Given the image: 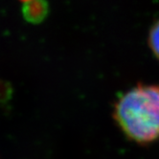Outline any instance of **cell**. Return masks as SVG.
<instances>
[{"label": "cell", "instance_id": "3", "mask_svg": "<svg viewBox=\"0 0 159 159\" xmlns=\"http://www.w3.org/2000/svg\"><path fill=\"white\" fill-rule=\"evenodd\" d=\"M149 44L154 56L159 60V20L151 29L149 36Z\"/></svg>", "mask_w": 159, "mask_h": 159}, {"label": "cell", "instance_id": "2", "mask_svg": "<svg viewBox=\"0 0 159 159\" xmlns=\"http://www.w3.org/2000/svg\"><path fill=\"white\" fill-rule=\"evenodd\" d=\"M23 15L26 20L38 23L47 15V3L44 0H27L23 7Z\"/></svg>", "mask_w": 159, "mask_h": 159}, {"label": "cell", "instance_id": "1", "mask_svg": "<svg viewBox=\"0 0 159 159\" xmlns=\"http://www.w3.org/2000/svg\"><path fill=\"white\" fill-rule=\"evenodd\" d=\"M113 116L130 140L148 144L159 139V85L139 84L123 94Z\"/></svg>", "mask_w": 159, "mask_h": 159}]
</instances>
